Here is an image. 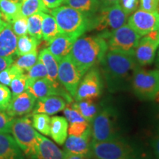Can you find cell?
I'll list each match as a JSON object with an SVG mask.
<instances>
[{
	"label": "cell",
	"mask_w": 159,
	"mask_h": 159,
	"mask_svg": "<svg viewBox=\"0 0 159 159\" xmlns=\"http://www.w3.org/2000/svg\"><path fill=\"white\" fill-rule=\"evenodd\" d=\"M99 63L105 83L111 92L128 89L139 67L134 54L117 51L108 50Z\"/></svg>",
	"instance_id": "1"
},
{
	"label": "cell",
	"mask_w": 159,
	"mask_h": 159,
	"mask_svg": "<svg viewBox=\"0 0 159 159\" xmlns=\"http://www.w3.org/2000/svg\"><path fill=\"white\" fill-rule=\"evenodd\" d=\"M108 50L106 39L101 35L80 36L73 43L69 56L84 75L89 69L101 62Z\"/></svg>",
	"instance_id": "2"
},
{
	"label": "cell",
	"mask_w": 159,
	"mask_h": 159,
	"mask_svg": "<svg viewBox=\"0 0 159 159\" xmlns=\"http://www.w3.org/2000/svg\"><path fill=\"white\" fill-rule=\"evenodd\" d=\"M49 12L62 34L77 39L90 30V19L69 6H60Z\"/></svg>",
	"instance_id": "3"
},
{
	"label": "cell",
	"mask_w": 159,
	"mask_h": 159,
	"mask_svg": "<svg viewBox=\"0 0 159 159\" xmlns=\"http://www.w3.org/2000/svg\"><path fill=\"white\" fill-rule=\"evenodd\" d=\"M89 156L94 159H136L139 158L136 149L121 138L105 142L91 141Z\"/></svg>",
	"instance_id": "4"
},
{
	"label": "cell",
	"mask_w": 159,
	"mask_h": 159,
	"mask_svg": "<svg viewBox=\"0 0 159 159\" xmlns=\"http://www.w3.org/2000/svg\"><path fill=\"white\" fill-rule=\"evenodd\" d=\"M11 134L21 151L29 159H35L38 147V132L29 116L14 118Z\"/></svg>",
	"instance_id": "5"
},
{
	"label": "cell",
	"mask_w": 159,
	"mask_h": 159,
	"mask_svg": "<svg viewBox=\"0 0 159 159\" xmlns=\"http://www.w3.org/2000/svg\"><path fill=\"white\" fill-rule=\"evenodd\" d=\"M128 16L118 4L101 7L95 16L90 19V30L101 32L99 35L105 39L108 33L125 25Z\"/></svg>",
	"instance_id": "6"
},
{
	"label": "cell",
	"mask_w": 159,
	"mask_h": 159,
	"mask_svg": "<svg viewBox=\"0 0 159 159\" xmlns=\"http://www.w3.org/2000/svg\"><path fill=\"white\" fill-rule=\"evenodd\" d=\"M91 130L93 142H105L120 138L114 109L107 106L99 110L91 122Z\"/></svg>",
	"instance_id": "7"
},
{
	"label": "cell",
	"mask_w": 159,
	"mask_h": 159,
	"mask_svg": "<svg viewBox=\"0 0 159 159\" xmlns=\"http://www.w3.org/2000/svg\"><path fill=\"white\" fill-rule=\"evenodd\" d=\"M131 88L137 97L143 100H152L159 94V70H146L138 67L135 71Z\"/></svg>",
	"instance_id": "8"
},
{
	"label": "cell",
	"mask_w": 159,
	"mask_h": 159,
	"mask_svg": "<svg viewBox=\"0 0 159 159\" xmlns=\"http://www.w3.org/2000/svg\"><path fill=\"white\" fill-rule=\"evenodd\" d=\"M108 43L109 51H117L134 54L141 35L130 25H124L108 33L105 38Z\"/></svg>",
	"instance_id": "9"
},
{
	"label": "cell",
	"mask_w": 159,
	"mask_h": 159,
	"mask_svg": "<svg viewBox=\"0 0 159 159\" xmlns=\"http://www.w3.org/2000/svg\"><path fill=\"white\" fill-rule=\"evenodd\" d=\"M102 79L97 67H92L85 73L77 87L74 98L76 101L94 100L100 96L102 91Z\"/></svg>",
	"instance_id": "10"
},
{
	"label": "cell",
	"mask_w": 159,
	"mask_h": 159,
	"mask_svg": "<svg viewBox=\"0 0 159 159\" xmlns=\"http://www.w3.org/2000/svg\"><path fill=\"white\" fill-rule=\"evenodd\" d=\"M83 75L76 66L70 56L67 55L58 62L57 80L71 97H75Z\"/></svg>",
	"instance_id": "11"
},
{
	"label": "cell",
	"mask_w": 159,
	"mask_h": 159,
	"mask_svg": "<svg viewBox=\"0 0 159 159\" xmlns=\"http://www.w3.org/2000/svg\"><path fill=\"white\" fill-rule=\"evenodd\" d=\"M128 25L141 36H144L151 32L159 30V13L136 10L129 16Z\"/></svg>",
	"instance_id": "12"
},
{
	"label": "cell",
	"mask_w": 159,
	"mask_h": 159,
	"mask_svg": "<svg viewBox=\"0 0 159 159\" xmlns=\"http://www.w3.org/2000/svg\"><path fill=\"white\" fill-rule=\"evenodd\" d=\"M27 91L30 93L36 99L52 95H57L63 97L69 102H71V97L70 95L63 92L59 88V84H55L48 78L39 79L33 81L27 80Z\"/></svg>",
	"instance_id": "13"
},
{
	"label": "cell",
	"mask_w": 159,
	"mask_h": 159,
	"mask_svg": "<svg viewBox=\"0 0 159 159\" xmlns=\"http://www.w3.org/2000/svg\"><path fill=\"white\" fill-rule=\"evenodd\" d=\"M159 40L154 39L149 35H144L139 40L134 51V56L140 66L150 65L154 61Z\"/></svg>",
	"instance_id": "14"
},
{
	"label": "cell",
	"mask_w": 159,
	"mask_h": 159,
	"mask_svg": "<svg viewBox=\"0 0 159 159\" xmlns=\"http://www.w3.org/2000/svg\"><path fill=\"white\" fill-rule=\"evenodd\" d=\"M35 103L36 99L26 91L17 96L12 97L11 102L5 111L11 116H21L30 114L34 108Z\"/></svg>",
	"instance_id": "15"
},
{
	"label": "cell",
	"mask_w": 159,
	"mask_h": 159,
	"mask_svg": "<svg viewBox=\"0 0 159 159\" xmlns=\"http://www.w3.org/2000/svg\"><path fill=\"white\" fill-rule=\"evenodd\" d=\"M91 126L80 136L69 135L65 142L64 149L66 152L70 153L88 156L91 142Z\"/></svg>",
	"instance_id": "16"
},
{
	"label": "cell",
	"mask_w": 159,
	"mask_h": 159,
	"mask_svg": "<svg viewBox=\"0 0 159 159\" xmlns=\"http://www.w3.org/2000/svg\"><path fill=\"white\" fill-rule=\"evenodd\" d=\"M66 106V99L57 95H52L39 99L33 108V114H46L54 115L63 111Z\"/></svg>",
	"instance_id": "17"
},
{
	"label": "cell",
	"mask_w": 159,
	"mask_h": 159,
	"mask_svg": "<svg viewBox=\"0 0 159 159\" xmlns=\"http://www.w3.org/2000/svg\"><path fill=\"white\" fill-rule=\"evenodd\" d=\"M37 136L38 147L35 159H63L64 151L39 132Z\"/></svg>",
	"instance_id": "18"
},
{
	"label": "cell",
	"mask_w": 159,
	"mask_h": 159,
	"mask_svg": "<svg viewBox=\"0 0 159 159\" xmlns=\"http://www.w3.org/2000/svg\"><path fill=\"white\" fill-rule=\"evenodd\" d=\"M76 39L74 37L61 33L49 43L47 49L59 62L61 59L70 54L73 43Z\"/></svg>",
	"instance_id": "19"
},
{
	"label": "cell",
	"mask_w": 159,
	"mask_h": 159,
	"mask_svg": "<svg viewBox=\"0 0 159 159\" xmlns=\"http://www.w3.org/2000/svg\"><path fill=\"white\" fill-rule=\"evenodd\" d=\"M18 37L13 33L11 25L7 23L0 32V56L13 57L16 51Z\"/></svg>",
	"instance_id": "20"
},
{
	"label": "cell",
	"mask_w": 159,
	"mask_h": 159,
	"mask_svg": "<svg viewBox=\"0 0 159 159\" xmlns=\"http://www.w3.org/2000/svg\"><path fill=\"white\" fill-rule=\"evenodd\" d=\"M0 159H24L22 151L9 134H0Z\"/></svg>",
	"instance_id": "21"
},
{
	"label": "cell",
	"mask_w": 159,
	"mask_h": 159,
	"mask_svg": "<svg viewBox=\"0 0 159 159\" xmlns=\"http://www.w3.org/2000/svg\"><path fill=\"white\" fill-rule=\"evenodd\" d=\"M69 122L65 117L55 116L50 119L49 136L57 144L63 145L68 136Z\"/></svg>",
	"instance_id": "22"
},
{
	"label": "cell",
	"mask_w": 159,
	"mask_h": 159,
	"mask_svg": "<svg viewBox=\"0 0 159 159\" xmlns=\"http://www.w3.org/2000/svg\"><path fill=\"white\" fill-rule=\"evenodd\" d=\"M63 4L81 12L89 19L95 16L101 7L99 0H64Z\"/></svg>",
	"instance_id": "23"
},
{
	"label": "cell",
	"mask_w": 159,
	"mask_h": 159,
	"mask_svg": "<svg viewBox=\"0 0 159 159\" xmlns=\"http://www.w3.org/2000/svg\"><path fill=\"white\" fill-rule=\"evenodd\" d=\"M39 60L45 66L47 71V78L55 84H58L57 72H58V61L52 55L48 49H43L40 52Z\"/></svg>",
	"instance_id": "24"
},
{
	"label": "cell",
	"mask_w": 159,
	"mask_h": 159,
	"mask_svg": "<svg viewBox=\"0 0 159 159\" xmlns=\"http://www.w3.org/2000/svg\"><path fill=\"white\" fill-rule=\"evenodd\" d=\"M20 0H0V13L6 22L11 23L21 15Z\"/></svg>",
	"instance_id": "25"
},
{
	"label": "cell",
	"mask_w": 159,
	"mask_h": 159,
	"mask_svg": "<svg viewBox=\"0 0 159 159\" xmlns=\"http://www.w3.org/2000/svg\"><path fill=\"white\" fill-rule=\"evenodd\" d=\"M93 101L94 100L83 99V100L76 101L71 105L75 110L78 111L87 122L91 123L99 111L97 105Z\"/></svg>",
	"instance_id": "26"
},
{
	"label": "cell",
	"mask_w": 159,
	"mask_h": 159,
	"mask_svg": "<svg viewBox=\"0 0 159 159\" xmlns=\"http://www.w3.org/2000/svg\"><path fill=\"white\" fill-rule=\"evenodd\" d=\"M42 39L49 43L57 35L61 34V32L57 25L55 18L52 15L43 13L42 21Z\"/></svg>",
	"instance_id": "27"
},
{
	"label": "cell",
	"mask_w": 159,
	"mask_h": 159,
	"mask_svg": "<svg viewBox=\"0 0 159 159\" xmlns=\"http://www.w3.org/2000/svg\"><path fill=\"white\" fill-rule=\"evenodd\" d=\"M20 13L22 16L26 18L38 13H48L50 11L43 5L42 0H20Z\"/></svg>",
	"instance_id": "28"
},
{
	"label": "cell",
	"mask_w": 159,
	"mask_h": 159,
	"mask_svg": "<svg viewBox=\"0 0 159 159\" xmlns=\"http://www.w3.org/2000/svg\"><path fill=\"white\" fill-rule=\"evenodd\" d=\"M39 43L40 41L30 35L29 36V35H25L19 36L18 38L16 55L19 57L37 50L38 45L39 44Z\"/></svg>",
	"instance_id": "29"
},
{
	"label": "cell",
	"mask_w": 159,
	"mask_h": 159,
	"mask_svg": "<svg viewBox=\"0 0 159 159\" xmlns=\"http://www.w3.org/2000/svg\"><path fill=\"white\" fill-rule=\"evenodd\" d=\"M43 13H38L27 18V32L32 37L42 39V21Z\"/></svg>",
	"instance_id": "30"
},
{
	"label": "cell",
	"mask_w": 159,
	"mask_h": 159,
	"mask_svg": "<svg viewBox=\"0 0 159 159\" xmlns=\"http://www.w3.org/2000/svg\"><path fill=\"white\" fill-rule=\"evenodd\" d=\"M50 119L49 115L46 114H33L32 125L35 130L45 136H49L50 132Z\"/></svg>",
	"instance_id": "31"
},
{
	"label": "cell",
	"mask_w": 159,
	"mask_h": 159,
	"mask_svg": "<svg viewBox=\"0 0 159 159\" xmlns=\"http://www.w3.org/2000/svg\"><path fill=\"white\" fill-rule=\"evenodd\" d=\"M39 61V55L37 50L30 52L28 54H25L21 56H19L16 61L13 63V64L17 66L23 70H29L33 66H34L37 61Z\"/></svg>",
	"instance_id": "32"
},
{
	"label": "cell",
	"mask_w": 159,
	"mask_h": 159,
	"mask_svg": "<svg viewBox=\"0 0 159 159\" xmlns=\"http://www.w3.org/2000/svg\"><path fill=\"white\" fill-rule=\"evenodd\" d=\"M22 74H24L23 69L13 63L8 68L0 71V83L8 86L16 77Z\"/></svg>",
	"instance_id": "33"
},
{
	"label": "cell",
	"mask_w": 159,
	"mask_h": 159,
	"mask_svg": "<svg viewBox=\"0 0 159 159\" xmlns=\"http://www.w3.org/2000/svg\"><path fill=\"white\" fill-rule=\"evenodd\" d=\"M26 75H27L28 81L47 78V71L43 63L39 60L34 66H33L29 70H27V73Z\"/></svg>",
	"instance_id": "34"
},
{
	"label": "cell",
	"mask_w": 159,
	"mask_h": 159,
	"mask_svg": "<svg viewBox=\"0 0 159 159\" xmlns=\"http://www.w3.org/2000/svg\"><path fill=\"white\" fill-rule=\"evenodd\" d=\"M12 90V97L17 96L27 91V77L26 74L20 75L16 77L10 84Z\"/></svg>",
	"instance_id": "35"
},
{
	"label": "cell",
	"mask_w": 159,
	"mask_h": 159,
	"mask_svg": "<svg viewBox=\"0 0 159 159\" xmlns=\"http://www.w3.org/2000/svg\"><path fill=\"white\" fill-rule=\"evenodd\" d=\"M12 30L17 37L25 35L28 33L27 32V18L24 17L21 15L16 18L11 23Z\"/></svg>",
	"instance_id": "36"
},
{
	"label": "cell",
	"mask_w": 159,
	"mask_h": 159,
	"mask_svg": "<svg viewBox=\"0 0 159 159\" xmlns=\"http://www.w3.org/2000/svg\"><path fill=\"white\" fill-rule=\"evenodd\" d=\"M12 93L8 87L0 83V110L6 111L11 102Z\"/></svg>",
	"instance_id": "37"
},
{
	"label": "cell",
	"mask_w": 159,
	"mask_h": 159,
	"mask_svg": "<svg viewBox=\"0 0 159 159\" xmlns=\"http://www.w3.org/2000/svg\"><path fill=\"white\" fill-rule=\"evenodd\" d=\"M13 119L6 111L0 110V134H11Z\"/></svg>",
	"instance_id": "38"
},
{
	"label": "cell",
	"mask_w": 159,
	"mask_h": 159,
	"mask_svg": "<svg viewBox=\"0 0 159 159\" xmlns=\"http://www.w3.org/2000/svg\"><path fill=\"white\" fill-rule=\"evenodd\" d=\"M118 5L125 13L130 16L138 8L139 0H119Z\"/></svg>",
	"instance_id": "39"
},
{
	"label": "cell",
	"mask_w": 159,
	"mask_h": 159,
	"mask_svg": "<svg viewBox=\"0 0 159 159\" xmlns=\"http://www.w3.org/2000/svg\"><path fill=\"white\" fill-rule=\"evenodd\" d=\"M159 0H140V9L148 12H158Z\"/></svg>",
	"instance_id": "40"
},
{
	"label": "cell",
	"mask_w": 159,
	"mask_h": 159,
	"mask_svg": "<svg viewBox=\"0 0 159 159\" xmlns=\"http://www.w3.org/2000/svg\"><path fill=\"white\" fill-rule=\"evenodd\" d=\"M43 5L49 10H52L58 7L63 4L64 0H42Z\"/></svg>",
	"instance_id": "41"
},
{
	"label": "cell",
	"mask_w": 159,
	"mask_h": 159,
	"mask_svg": "<svg viewBox=\"0 0 159 159\" xmlns=\"http://www.w3.org/2000/svg\"><path fill=\"white\" fill-rule=\"evenodd\" d=\"M152 150L155 153V156L158 159H159V130L157 131V133L155 135L151 142Z\"/></svg>",
	"instance_id": "42"
},
{
	"label": "cell",
	"mask_w": 159,
	"mask_h": 159,
	"mask_svg": "<svg viewBox=\"0 0 159 159\" xmlns=\"http://www.w3.org/2000/svg\"><path fill=\"white\" fill-rule=\"evenodd\" d=\"M13 63V57H2L0 56V71L8 68Z\"/></svg>",
	"instance_id": "43"
},
{
	"label": "cell",
	"mask_w": 159,
	"mask_h": 159,
	"mask_svg": "<svg viewBox=\"0 0 159 159\" xmlns=\"http://www.w3.org/2000/svg\"><path fill=\"white\" fill-rule=\"evenodd\" d=\"M63 159H86V156L70 153V152L64 151V158Z\"/></svg>",
	"instance_id": "44"
},
{
	"label": "cell",
	"mask_w": 159,
	"mask_h": 159,
	"mask_svg": "<svg viewBox=\"0 0 159 159\" xmlns=\"http://www.w3.org/2000/svg\"><path fill=\"white\" fill-rule=\"evenodd\" d=\"M101 2V7H108L118 4L119 0H99Z\"/></svg>",
	"instance_id": "45"
},
{
	"label": "cell",
	"mask_w": 159,
	"mask_h": 159,
	"mask_svg": "<svg viewBox=\"0 0 159 159\" xmlns=\"http://www.w3.org/2000/svg\"><path fill=\"white\" fill-rule=\"evenodd\" d=\"M7 24V22H6L5 20L2 19V17L1 16V13H0V32L2 30V29L5 27Z\"/></svg>",
	"instance_id": "46"
},
{
	"label": "cell",
	"mask_w": 159,
	"mask_h": 159,
	"mask_svg": "<svg viewBox=\"0 0 159 159\" xmlns=\"http://www.w3.org/2000/svg\"><path fill=\"white\" fill-rule=\"evenodd\" d=\"M159 46V45H158ZM158 62L159 63V51H158Z\"/></svg>",
	"instance_id": "47"
},
{
	"label": "cell",
	"mask_w": 159,
	"mask_h": 159,
	"mask_svg": "<svg viewBox=\"0 0 159 159\" xmlns=\"http://www.w3.org/2000/svg\"><path fill=\"white\" fill-rule=\"evenodd\" d=\"M136 159H142V158H136Z\"/></svg>",
	"instance_id": "48"
}]
</instances>
